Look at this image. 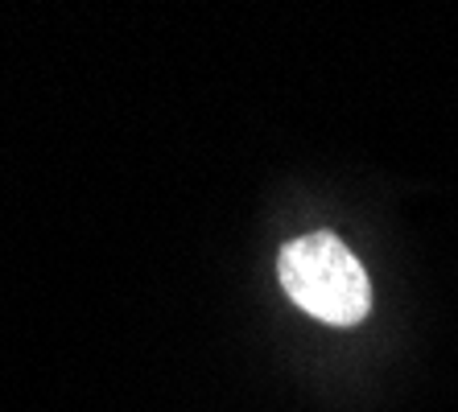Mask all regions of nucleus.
<instances>
[{"instance_id": "obj_1", "label": "nucleus", "mask_w": 458, "mask_h": 412, "mask_svg": "<svg viewBox=\"0 0 458 412\" xmlns=\"http://www.w3.org/2000/svg\"><path fill=\"white\" fill-rule=\"evenodd\" d=\"M277 273L289 301L327 326H355L372 309L368 273L352 256V248L331 231L285 243L277 256Z\"/></svg>"}]
</instances>
